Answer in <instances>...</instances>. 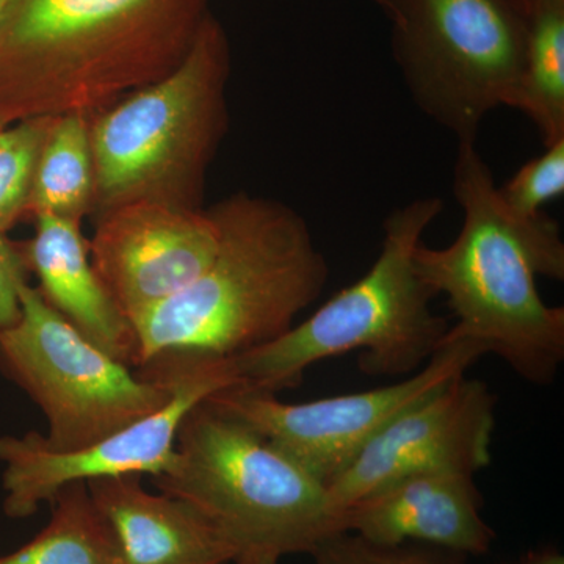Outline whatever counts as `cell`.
I'll list each match as a JSON object with an SVG mask.
<instances>
[{
  "instance_id": "6da1fadb",
  "label": "cell",
  "mask_w": 564,
  "mask_h": 564,
  "mask_svg": "<svg viewBox=\"0 0 564 564\" xmlns=\"http://www.w3.org/2000/svg\"><path fill=\"white\" fill-rule=\"evenodd\" d=\"M209 0H13L0 20V122L95 117L173 73Z\"/></svg>"
},
{
  "instance_id": "7a4b0ae2",
  "label": "cell",
  "mask_w": 564,
  "mask_h": 564,
  "mask_svg": "<svg viewBox=\"0 0 564 564\" xmlns=\"http://www.w3.org/2000/svg\"><path fill=\"white\" fill-rule=\"evenodd\" d=\"M454 193L464 210L455 242L414 251L417 273L456 317L443 343L473 340L530 383H552L564 361V310L544 303L536 276L564 280L558 223L505 209L475 143L458 144Z\"/></svg>"
},
{
  "instance_id": "3957f363",
  "label": "cell",
  "mask_w": 564,
  "mask_h": 564,
  "mask_svg": "<svg viewBox=\"0 0 564 564\" xmlns=\"http://www.w3.org/2000/svg\"><path fill=\"white\" fill-rule=\"evenodd\" d=\"M209 210L217 251L191 285L133 323L139 367L165 352L232 358L272 343L328 281L325 256L292 207L239 192Z\"/></svg>"
},
{
  "instance_id": "277c9868",
  "label": "cell",
  "mask_w": 564,
  "mask_h": 564,
  "mask_svg": "<svg viewBox=\"0 0 564 564\" xmlns=\"http://www.w3.org/2000/svg\"><path fill=\"white\" fill-rule=\"evenodd\" d=\"M443 207L441 198H421L391 212L380 256L361 280L272 343L229 358L239 389L276 395L302 383L315 362L355 350L372 377L422 369L451 329L430 307L436 292L414 265L415 248Z\"/></svg>"
},
{
  "instance_id": "5b68a950",
  "label": "cell",
  "mask_w": 564,
  "mask_h": 564,
  "mask_svg": "<svg viewBox=\"0 0 564 564\" xmlns=\"http://www.w3.org/2000/svg\"><path fill=\"white\" fill-rule=\"evenodd\" d=\"M231 47L207 14L184 62L90 118L95 217L129 203L204 209L206 177L229 126Z\"/></svg>"
},
{
  "instance_id": "8992f818",
  "label": "cell",
  "mask_w": 564,
  "mask_h": 564,
  "mask_svg": "<svg viewBox=\"0 0 564 564\" xmlns=\"http://www.w3.org/2000/svg\"><path fill=\"white\" fill-rule=\"evenodd\" d=\"M152 485L191 505L236 560L313 554L323 538L344 532L326 485L210 397L185 415L172 466Z\"/></svg>"
},
{
  "instance_id": "52a82bcc",
  "label": "cell",
  "mask_w": 564,
  "mask_h": 564,
  "mask_svg": "<svg viewBox=\"0 0 564 564\" xmlns=\"http://www.w3.org/2000/svg\"><path fill=\"white\" fill-rule=\"evenodd\" d=\"M21 314L0 332V366L39 404L50 423L44 443L74 452L161 410L173 395L169 359L133 373L91 343L24 282Z\"/></svg>"
},
{
  "instance_id": "ba28073f",
  "label": "cell",
  "mask_w": 564,
  "mask_h": 564,
  "mask_svg": "<svg viewBox=\"0 0 564 564\" xmlns=\"http://www.w3.org/2000/svg\"><path fill=\"white\" fill-rule=\"evenodd\" d=\"M411 98L459 143L486 115L513 106L525 24L519 0H377Z\"/></svg>"
},
{
  "instance_id": "9c48e42d",
  "label": "cell",
  "mask_w": 564,
  "mask_h": 564,
  "mask_svg": "<svg viewBox=\"0 0 564 564\" xmlns=\"http://www.w3.org/2000/svg\"><path fill=\"white\" fill-rule=\"evenodd\" d=\"M173 373V395L165 406L74 452L51 451L41 434L0 437L6 513L29 518L66 485L95 478L165 473L176 455L182 421L214 393L239 388L229 358L198 352H165ZM158 358V356H155Z\"/></svg>"
},
{
  "instance_id": "30bf717a",
  "label": "cell",
  "mask_w": 564,
  "mask_h": 564,
  "mask_svg": "<svg viewBox=\"0 0 564 564\" xmlns=\"http://www.w3.org/2000/svg\"><path fill=\"white\" fill-rule=\"evenodd\" d=\"M484 355L473 340H448L413 377L383 388L306 403L234 388L210 400L328 486L397 415L466 375Z\"/></svg>"
},
{
  "instance_id": "8fae6325",
  "label": "cell",
  "mask_w": 564,
  "mask_h": 564,
  "mask_svg": "<svg viewBox=\"0 0 564 564\" xmlns=\"http://www.w3.org/2000/svg\"><path fill=\"white\" fill-rule=\"evenodd\" d=\"M496 403L484 381L462 375L408 408L326 486L334 510L343 514L367 494L406 475L484 469L491 463Z\"/></svg>"
},
{
  "instance_id": "7c38bea8",
  "label": "cell",
  "mask_w": 564,
  "mask_h": 564,
  "mask_svg": "<svg viewBox=\"0 0 564 564\" xmlns=\"http://www.w3.org/2000/svg\"><path fill=\"white\" fill-rule=\"evenodd\" d=\"M218 237L209 209L129 203L96 217L88 252L111 299L133 326L204 272Z\"/></svg>"
},
{
  "instance_id": "4fadbf2b",
  "label": "cell",
  "mask_w": 564,
  "mask_h": 564,
  "mask_svg": "<svg viewBox=\"0 0 564 564\" xmlns=\"http://www.w3.org/2000/svg\"><path fill=\"white\" fill-rule=\"evenodd\" d=\"M474 475L433 470L393 480L343 513L344 532L378 545L423 544L485 555L496 540Z\"/></svg>"
},
{
  "instance_id": "5bb4252c",
  "label": "cell",
  "mask_w": 564,
  "mask_h": 564,
  "mask_svg": "<svg viewBox=\"0 0 564 564\" xmlns=\"http://www.w3.org/2000/svg\"><path fill=\"white\" fill-rule=\"evenodd\" d=\"M21 254L57 313L118 361L139 367L135 329L96 273L80 223L40 215Z\"/></svg>"
},
{
  "instance_id": "9a60e30c",
  "label": "cell",
  "mask_w": 564,
  "mask_h": 564,
  "mask_svg": "<svg viewBox=\"0 0 564 564\" xmlns=\"http://www.w3.org/2000/svg\"><path fill=\"white\" fill-rule=\"evenodd\" d=\"M141 475L85 481L115 534L122 564H226L231 545L195 510L166 494H151Z\"/></svg>"
},
{
  "instance_id": "2e32d148",
  "label": "cell",
  "mask_w": 564,
  "mask_h": 564,
  "mask_svg": "<svg viewBox=\"0 0 564 564\" xmlns=\"http://www.w3.org/2000/svg\"><path fill=\"white\" fill-rule=\"evenodd\" d=\"M525 39L513 109L536 126L545 148L564 139V0H519Z\"/></svg>"
},
{
  "instance_id": "e0dca14e",
  "label": "cell",
  "mask_w": 564,
  "mask_h": 564,
  "mask_svg": "<svg viewBox=\"0 0 564 564\" xmlns=\"http://www.w3.org/2000/svg\"><path fill=\"white\" fill-rule=\"evenodd\" d=\"M95 210L90 117H54L36 163L28 217L54 215L82 225Z\"/></svg>"
},
{
  "instance_id": "ac0fdd59",
  "label": "cell",
  "mask_w": 564,
  "mask_h": 564,
  "mask_svg": "<svg viewBox=\"0 0 564 564\" xmlns=\"http://www.w3.org/2000/svg\"><path fill=\"white\" fill-rule=\"evenodd\" d=\"M46 529L0 564H122L120 547L85 481L55 494Z\"/></svg>"
},
{
  "instance_id": "d6986e66",
  "label": "cell",
  "mask_w": 564,
  "mask_h": 564,
  "mask_svg": "<svg viewBox=\"0 0 564 564\" xmlns=\"http://www.w3.org/2000/svg\"><path fill=\"white\" fill-rule=\"evenodd\" d=\"M52 118L11 122L0 131V234L28 217L36 163Z\"/></svg>"
},
{
  "instance_id": "ffe728a7",
  "label": "cell",
  "mask_w": 564,
  "mask_h": 564,
  "mask_svg": "<svg viewBox=\"0 0 564 564\" xmlns=\"http://www.w3.org/2000/svg\"><path fill=\"white\" fill-rule=\"evenodd\" d=\"M564 193V139L545 148L543 154L527 162L502 187H497L505 209L519 218L544 214L545 204Z\"/></svg>"
},
{
  "instance_id": "44dd1931",
  "label": "cell",
  "mask_w": 564,
  "mask_h": 564,
  "mask_svg": "<svg viewBox=\"0 0 564 564\" xmlns=\"http://www.w3.org/2000/svg\"><path fill=\"white\" fill-rule=\"evenodd\" d=\"M311 555L315 564H469L466 556L432 545H378L350 532L323 538Z\"/></svg>"
},
{
  "instance_id": "7402d4cb",
  "label": "cell",
  "mask_w": 564,
  "mask_h": 564,
  "mask_svg": "<svg viewBox=\"0 0 564 564\" xmlns=\"http://www.w3.org/2000/svg\"><path fill=\"white\" fill-rule=\"evenodd\" d=\"M28 267L18 251L0 234V332L9 328L21 314L20 289L24 282Z\"/></svg>"
},
{
  "instance_id": "603a6c76",
  "label": "cell",
  "mask_w": 564,
  "mask_h": 564,
  "mask_svg": "<svg viewBox=\"0 0 564 564\" xmlns=\"http://www.w3.org/2000/svg\"><path fill=\"white\" fill-rule=\"evenodd\" d=\"M514 564H564V556L556 549H541L529 552Z\"/></svg>"
},
{
  "instance_id": "cb8c5ba5",
  "label": "cell",
  "mask_w": 564,
  "mask_h": 564,
  "mask_svg": "<svg viewBox=\"0 0 564 564\" xmlns=\"http://www.w3.org/2000/svg\"><path fill=\"white\" fill-rule=\"evenodd\" d=\"M280 558L273 555H247L237 558L236 564H278Z\"/></svg>"
},
{
  "instance_id": "d4e9b609",
  "label": "cell",
  "mask_w": 564,
  "mask_h": 564,
  "mask_svg": "<svg viewBox=\"0 0 564 564\" xmlns=\"http://www.w3.org/2000/svg\"><path fill=\"white\" fill-rule=\"evenodd\" d=\"M11 3H13V0H0V20H2L3 14L7 13V10L10 9Z\"/></svg>"
},
{
  "instance_id": "484cf974",
  "label": "cell",
  "mask_w": 564,
  "mask_h": 564,
  "mask_svg": "<svg viewBox=\"0 0 564 564\" xmlns=\"http://www.w3.org/2000/svg\"><path fill=\"white\" fill-rule=\"evenodd\" d=\"M6 126H9V124H3V122H0V131H2V129L6 128Z\"/></svg>"
},
{
  "instance_id": "4316f807",
  "label": "cell",
  "mask_w": 564,
  "mask_h": 564,
  "mask_svg": "<svg viewBox=\"0 0 564 564\" xmlns=\"http://www.w3.org/2000/svg\"><path fill=\"white\" fill-rule=\"evenodd\" d=\"M373 2H377V0H373Z\"/></svg>"
}]
</instances>
